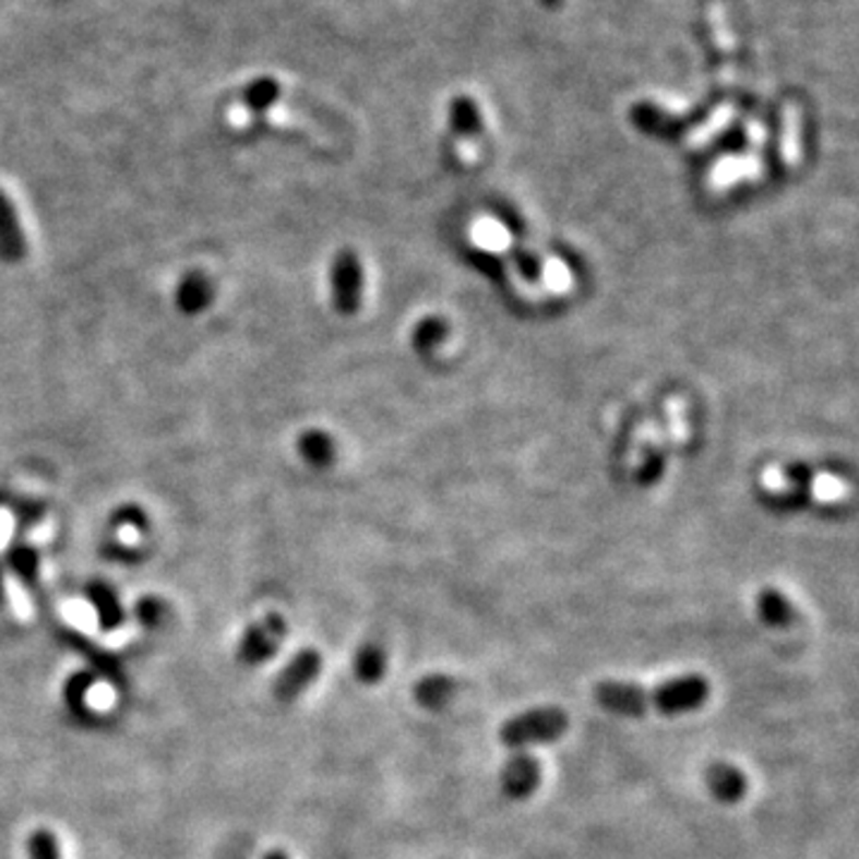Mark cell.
<instances>
[{
    "mask_svg": "<svg viewBox=\"0 0 859 859\" xmlns=\"http://www.w3.org/2000/svg\"><path fill=\"white\" fill-rule=\"evenodd\" d=\"M709 695L712 683L700 673L676 676L652 688L625 681H601L595 685L599 707L625 719H640L652 712L661 716L690 714L702 709Z\"/></svg>",
    "mask_w": 859,
    "mask_h": 859,
    "instance_id": "obj_1",
    "label": "cell"
},
{
    "mask_svg": "<svg viewBox=\"0 0 859 859\" xmlns=\"http://www.w3.org/2000/svg\"><path fill=\"white\" fill-rule=\"evenodd\" d=\"M569 714L559 707H535L511 716L499 728V740L509 750H525L545 745L566 736Z\"/></svg>",
    "mask_w": 859,
    "mask_h": 859,
    "instance_id": "obj_2",
    "label": "cell"
},
{
    "mask_svg": "<svg viewBox=\"0 0 859 859\" xmlns=\"http://www.w3.org/2000/svg\"><path fill=\"white\" fill-rule=\"evenodd\" d=\"M542 784V766L537 756L525 750H514L499 774V786L509 800H528Z\"/></svg>",
    "mask_w": 859,
    "mask_h": 859,
    "instance_id": "obj_3",
    "label": "cell"
},
{
    "mask_svg": "<svg viewBox=\"0 0 859 859\" xmlns=\"http://www.w3.org/2000/svg\"><path fill=\"white\" fill-rule=\"evenodd\" d=\"M361 263L351 251H342L332 265V301L339 313H356L358 301H361Z\"/></svg>",
    "mask_w": 859,
    "mask_h": 859,
    "instance_id": "obj_4",
    "label": "cell"
},
{
    "mask_svg": "<svg viewBox=\"0 0 859 859\" xmlns=\"http://www.w3.org/2000/svg\"><path fill=\"white\" fill-rule=\"evenodd\" d=\"M320 669H323V657H320V652L318 649H301L277 678V683H275L277 700L279 702L297 700L301 692L315 681Z\"/></svg>",
    "mask_w": 859,
    "mask_h": 859,
    "instance_id": "obj_5",
    "label": "cell"
},
{
    "mask_svg": "<svg viewBox=\"0 0 859 859\" xmlns=\"http://www.w3.org/2000/svg\"><path fill=\"white\" fill-rule=\"evenodd\" d=\"M287 625L279 617H267L261 623L251 625L247 635L241 640V659L243 661H261L265 657H273L279 640L285 637Z\"/></svg>",
    "mask_w": 859,
    "mask_h": 859,
    "instance_id": "obj_6",
    "label": "cell"
},
{
    "mask_svg": "<svg viewBox=\"0 0 859 859\" xmlns=\"http://www.w3.org/2000/svg\"><path fill=\"white\" fill-rule=\"evenodd\" d=\"M704 784L721 804H736L748 795V776L728 762H712L704 768Z\"/></svg>",
    "mask_w": 859,
    "mask_h": 859,
    "instance_id": "obj_7",
    "label": "cell"
},
{
    "mask_svg": "<svg viewBox=\"0 0 859 859\" xmlns=\"http://www.w3.org/2000/svg\"><path fill=\"white\" fill-rule=\"evenodd\" d=\"M24 255H27V237H24L15 206L0 189V259L5 263H20Z\"/></svg>",
    "mask_w": 859,
    "mask_h": 859,
    "instance_id": "obj_8",
    "label": "cell"
},
{
    "mask_svg": "<svg viewBox=\"0 0 859 859\" xmlns=\"http://www.w3.org/2000/svg\"><path fill=\"white\" fill-rule=\"evenodd\" d=\"M175 301H177V309L184 315L203 313L213 301L211 279L203 273H187L182 279H179Z\"/></svg>",
    "mask_w": 859,
    "mask_h": 859,
    "instance_id": "obj_9",
    "label": "cell"
},
{
    "mask_svg": "<svg viewBox=\"0 0 859 859\" xmlns=\"http://www.w3.org/2000/svg\"><path fill=\"white\" fill-rule=\"evenodd\" d=\"M456 681L452 676L446 673H430V676H422L420 681H416L414 685V700L420 704L422 709H430V712H440L444 709L449 702L454 700L456 695Z\"/></svg>",
    "mask_w": 859,
    "mask_h": 859,
    "instance_id": "obj_10",
    "label": "cell"
},
{
    "mask_svg": "<svg viewBox=\"0 0 859 859\" xmlns=\"http://www.w3.org/2000/svg\"><path fill=\"white\" fill-rule=\"evenodd\" d=\"M756 613H760V619L772 628H790L795 619H798V611H795L788 597L780 595L774 587H766L756 595Z\"/></svg>",
    "mask_w": 859,
    "mask_h": 859,
    "instance_id": "obj_11",
    "label": "cell"
},
{
    "mask_svg": "<svg viewBox=\"0 0 859 859\" xmlns=\"http://www.w3.org/2000/svg\"><path fill=\"white\" fill-rule=\"evenodd\" d=\"M354 673L363 685H378L387 673V649L380 643H366L354 657Z\"/></svg>",
    "mask_w": 859,
    "mask_h": 859,
    "instance_id": "obj_12",
    "label": "cell"
},
{
    "mask_svg": "<svg viewBox=\"0 0 859 859\" xmlns=\"http://www.w3.org/2000/svg\"><path fill=\"white\" fill-rule=\"evenodd\" d=\"M297 446H299V454L306 464H311L315 468L330 466L332 458H335V444H332L330 434H325L323 430L303 432Z\"/></svg>",
    "mask_w": 859,
    "mask_h": 859,
    "instance_id": "obj_13",
    "label": "cell"
},
{
    "mask_svg": "<svg viewBox=\"0 0 859 859\" xmlns=\"http://www.w3.org/2000/svg\"><path fill=\"white\" fill-rule=\"evenodd\" d=\"M29 857L32 859H62L56 833L48 831V828L34 831L29 836Z\"/></svg>",
    "mask_w": 859,
    "mask_h": 859,
    "instance_id": "obj_14",
    "label": "cell"
},
{
    "mask_svg": "<svg viewBox=\"0 0 859 859\" xmlns=\"http://www.w3.org/2000/svg\"><path fill=\"white\" fill-rule=\"evenodd\" d=\"M275 96H277V86L273 82H255L249 92H247V108L249 112L253 110H267L271 106H275Z\"/></svg>",
    "mask_w": 859,
    "mask_h": 859,
    "instance_id": "obj_15",
    "label": "cell"
},
{
    "mask_svg": "<svg viewBox=\"0 0 859 859\" xmlns=\"http://www.w3.org/2000/svg\"><path fill=\"white\" fill-rule=\"evenodd\" d=\"M65 617H68V621L74 628H80L82 633H96L98 631V613L92 607L68 605L65 607Z\"/></svg>",
    "mask_w": 859,
    "mask_h": 859,
    "instance_id": "obj_16",
    "label": "cell"
},
{
    "mask_svg": "<svg viewBox=\"0 0 859 859\" xmlns=\"http://www.w3.org/2000/svg\"><path fill=\"white\" fill-rule=\"evenodd\" d=\"M86 702H88V707H92V709L106 712L115 704V690L110 685H106V683L94 685L92 690L86 692Z\"/></svg>",
    "mask_w": 859,
    "mask_h": 859,
    "instance_id": "obj_17",
    "label": "cell"
},
{
    "mask_svg": "<svg viewBox=\"0 0 859 859\" xmlns=\"http://www.w3.org/2000/svg\"><path fill=\"white\" fill-rule=\"evenodd\" d=\"M845 492V485L840 480H836L833 476H824L814 485V494L819 499H824V502H836Z\"/></svg>",
    "mask_w": 859,
    "mask_h": 859,
    "instance_id": "obj_18",
    "label": "cell"
},
{
    "mask_svg": "<svg viewBox=\"0 0 859 859\" xmlns=\"http://www.w3.org/2000/svg\"><path fill=\"white\" fill-rule=\"evenodd\" d=\"M12 566L17 569V573L29 575L36 571V554L32 549H17L15 554H12Z\"/></svg>",
    "mask_w": 859,
    "mask_h": 859,
    "instance_id": "obj_19",
    "label": "cell"
},
{
    "mask_svg": "<svg viewBox=\"0 0 859 859\" xmlns=\"http://www.w3.org/2000/svg\"><path fill=\"white\" fill-rule=\"evenodd\" d=\"M132 628H120V631H112L108 637H106V645L108 647H122V645H127L132 640Z\"/></svg>",
    "mask_w": 859,
    "mask_h": 859,
    "instance_id": "obj_20",
    "label": "cell"
},
{
    "mask_svg": "<svg viewBox=\"0 0 859 859\" xmlns=\"http://www.w3.org/2000/svg\"><path fill=\"white\" fill-rule=\"evenodd\" d=\"M263 859H289V857H287L285 852H282V850H271Z\"/></svg>",
    "mask_w": 859,
    "mask_h": 859,
    "instance_id": "obj_21",
    "label": "cell"
}]
</instances>
